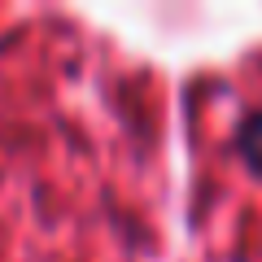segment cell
<instances>
[{
    "label": "cell",
    "instance_id": "1",
    "mask_svg": "<svg viewBox=\"0 0 262 262\" xmlns=\"http://www.w3.org/2000/svg\"><path fill=\"white\" fill-rule=\"evenodd\" d=\"M236 153L245 158V166L262 170V114H249L236 127Z\"/></svg>",
    "mask_w": 262,
    "mask_h": 262
}]
</instances>
